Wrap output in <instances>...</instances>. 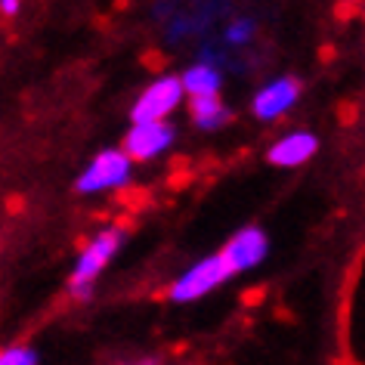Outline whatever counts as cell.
Returning a JSON list of instances; mask_svg holds the SVG:
<instances>
[{"mask_svg": "<svg viewBox=\"0 0 365 365\" xmlns=\"http://www.w3.org/2000/svg\"><path fill=\"white\" fill-rule=\"evenodd\" d=\"M182 93H186L182 78H158L133 103V112H130L133 124H161L182 103Z\"/></svg>", "mask_w": 365, "mask_h": 365, "instance_id": "cell-3", "label": "cell"}, {"mask_svg": "<svg viewBox=\"0 0 365 365\" xmlns=\"http://www.w3.org/2000/svg\"><path fill=\"white\" fill-rule=\"evenodd\" d=\"M0 365H38V353L31 346H10L0 356Z\"/></svg>", "mask_w": 365, "mask_h": 365, "instance_id": "cell-11", "label": "cell"}, {"mask_svg": "<svg viewBox=\"0 0 365 365\" xmlns=\"http://www.w3.org/2000/svg\"><path fill=\"white\" fill-rule=\"evenodd\" d=\"M173 143V127L168 121L161 124H133L130 133L124 136V152L133 161H149L161 155Z\"/></svg>", "mask_w": 365, "mask_h": 365, "instance_id": "cell-6", "label": "cell"}, {"mask_svg": "<svg viewBox=\"0 0 365 365\" xmlns=\"http://www.w3.org/2000/svg\"><path fill=\"white\" fill-rule=\"evenodd\" d=\"M316 149H319V140L313 133H288L267 152V158L272 164H279V168H297L307 158H313Z\"/></svg>", "mask_w": 365, "mask_h": 365, "instance_id": "cell-8", "label": "cell"}, {"mask_svg": "<svg viewBox=\"0 0 365 365\" xmlns=\"http://www.w3.org/2000/svg\"><path fill=\"white\" fill-rule=\"evenodd\" d=\"M192 121L202 130H217L230 121V108L220 103V96H198L192 99Z\"/></svg>", "mask_w": 365, "mask_h": 365, "instance_id": "cell-9", "label": "cell"}, {"mask_svg": "<svg viewBox=\"0 0 365 365\" xmlns=\"http://www.w3.org/2000/svg\"><path fill=\"white\" fill-rule=\"evenodd\" d=\"M130 168H133V158L127 152L106 149L87 164V170L78 177L75 189L84 192V195L87 192H103V189H118L130 180Z\"/></svg>", "mask_w": 365, "mask_h": 365, "instance_id": "cell-2", "label": "cell"}, {"mask_svg": "<svg viewBox=\"0 0 365 365\" xmlns=\"http://www.w3.org/2000/svg\"><path fill=\"white\" fill-rule=\"evenodd\" d=\"M0 10H4L6 16H10V13H19V0H4V4H0Z\"/></svg>", "mask_w": 365, "mask_h": 365, "instance_id": "cell-13", "label": "cell"}, {"mask_svg": "<svg viewBox=\"0 0 365 365\" xmlns=\"http://www.w3.org/2000/svg\"><path fill=\"white\" fill-rule=\"evenodd\" d=\"M121 248V232L118 230H106L99 232L93 242L81 251V257L75 263V272H71V288H87L93 285V279L106 269V263L115 257V251Z\"/></svg>", "mask_w": 365, "mask_h": 365, "instance_id": "cell-4", "label": "cell"}, {"mask_svg": "<svg viewBox=\"0 0 365 365\" xmlns=\"http://www.w3.org/2000/svg\"><path fill=\"white\" fill-rule=\"evenodd\" d=\"M267 251H269V242H267V235H263V230H257V226H245V230H239L230 242H226V248L220 254H223V260L230 263V269L235 276V272L254 269L263 257H267Z\"/></svg>", "mask_w": 365, "mask_h": 365, "instance_id": "cell-5", "label": "cell"}, {"mask_svg": "<svg viewBox=\"0 0 365 365\" xmlns=\"http://www.w3.org/2000/svg\"><path fill=\"white\" fill-rule=\"evenodd\" d=\"M182 87H186V93L198 99V96H217V90H220V71L214 66H192L182 75Z\"/></svg>", "mask_w": 365, "mask_h": 365, "instance_id": "cell-10", "label": "cell"}, {"mask_svg": "<svg viewBox=\"0 0 365 365\" xmlns=\"http://www.w3.org/2000/svg\"><path fill=\"white\" fill-rule=\"evenodd\" d=\"M300 99V84L294 78H276L254 96V115L260 121H276Z\"/></svg>", "mask_w": 365, "mask_h": 365, "instance_id": "cell-7", "label": "cell"}, {"mask_svg": "<svg viewBox=\"0 0 365 365\" xmlns=\"http://www.w3.org/2000/svg\"><path fill=\"white\" fill-rule=\"evenodd\" d=\"M226 279H232V269L230 263L223 260V254H214V257H205L202 263H195L189 272L173 282L170 288V300L177 304H189V300H198L205 294H211L214 288H220Z\"/></svg>", "mask_w": 365, "mask_h": 365, "instance_id": "cell-1", "label": "cell"}, {"mask_svg": "<svg viewBox=\"0 0 365 365\" xmlns=\"http://www.w3.org/2000/svg\"><path fill=\"white\" fill-rule=\"evenodd\" d=\"M251 34H254V22L251 19H239V22H232L230 29H226V41L230 43H248L251 41Z\"/></svg>", "mask_w": 365, "mask_h": 365, "instance_id": "cell-12", "label": "cell"}]
</instances>
